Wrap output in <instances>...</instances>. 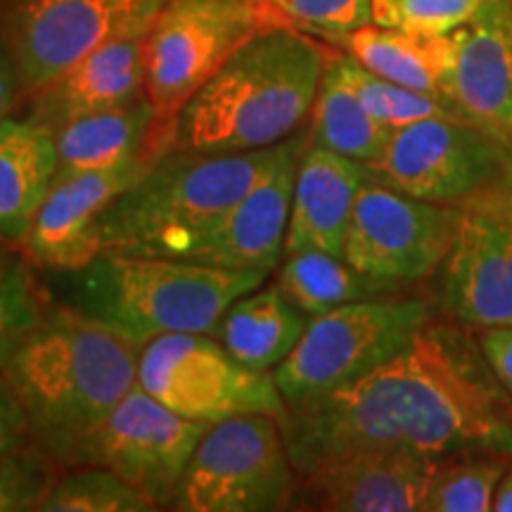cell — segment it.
Listing matches in <instances>:
<instances>
[{
    "label": "cell",
    "mask_w": 512,
    "mask_h": 512,
    "mask_svg": "<svg viewBox=\"0 0 512 512\" xmlns=\"http://www.w3.org/2000/svg\"><path fill=\"white\" fill-rule=\"evenodd\" d=\"M425 299H368L313 316L292 354L273 370L287 406L361 380L401 354L432 320Z\"/></svg>",
    "instance_id": "cell-6"
},
{
    "label": "cell",
    "mask_w": 512,
    "mask_h": 512,
    "mask_svg": "<svg viewBox=\"0 0 512 512\" xmlns=\"http://www.w3.org/2000/svg\"><path fill=\"white\" fill-rule=\"evenodd\" d=\"M46 512H152L157 505L143 491L100 465L57 477L43 503Z\"/></svg>",
    "instance_id": "cell-29"
},
{
    "label": "cell",
    "mask_w": 512,
    "mask_h": 512,
    "mask_svg": "<svg viewBox=\"0 0 512 512\" xmlns=\"http://www.w3.org/2000/svg\"><path fill=\"white\" fill-rule=\"evenodd\" d=\"M166 0H3L0 36L22 93L43 88L105 43L143 36Z\"/></svg>",
    "instance_id": "cell-9"
},
{
    "label": "cell",
    "mask_w": 512,
    "mask_h": 512,
    "mask_svg": "<svg viewBox=\"0 0 512 512\" xmlns=\"http://www.w3.org/2000/svg\"><path fill=\"white\" fill-rule=\"evenodd\" d=\"M285 24L261 0H166L143 36L145 95L176 128L183 105L256 31Z\"/></svg>",
    "instance_id": "cell-7"
},
{
    "label": "cell",
    "mask_w": 512,
    "mask_h": 512,
    "mask_svg": "<svg viewBox=\"0 0 512 512\" xmlns=\"http://www.w3.org/2000/svg\"><path fill=\"white\" fill-rule=\"evenodd\" d=\"M460 209L439 268L441 309L475 330L512 328V202L494 185Z\"/></svg>",
    "instance_id": "cell-14"
},
{
    "label": "cell",
    "mask_w": 512,
    "mask_h": 512,
    "mask_svg": "<svg viewBox=\"0 0 512 512\" xmlns=\"http://www.w3.org/2000/svg\"><path fill=\"white\" fill-rule=\"evenodd\" d=\"M491 510H494V512H512V467L508 470V475L501 479V484H498L494 501H491Z\"/></svg>",
    "instance_id": "cell-37"
},
{
    "label": "cell",
    "mask_w": 512,
    "mask_h": 512,
    "mask_svg": "<svg viewBox=\"0 0 512 512\" xmlns=\"http://www.w3.org/2000/svg\"><path fill=\"white\" fill-rule=\"evenodd\" d=\"M330 43L271 24L242 43L176 117L174 145L235 155L292 138L316 102Z\"/></svg>",
    "instance_id": "cell-2"
},
{
    "label": "cell",
    "mask_w": 512,
    "mask_h": 512,
    "mask_svg": "<svg viewBox=\"0 0 512 512\" xmlns=\"http://www.w3.org/2000/svg\"><path fill=\"white\" fill-rule=\"evenodd\" d=\"M31 437L29 418L12 387L0 373V453L27 444Z\"/></svg>",
    "instance_id": "cell-34"
},
{
    "label": "cell",
    "mask_w": 512,
    "mask_h": 512,
    "mask_svg": "<svg viewBox=\"0 0 512 512\" xmlns=\"http://www.w3.org/2000/svg\"><path fill=\"white\" fill-rule=\"evenodd\" d=\"M309 320L275 285L256 287L228 306L216 337L247 368L271 370L292 354Z\"/></svg>",
    "instance_id": "cell-24"
},
{
    "label": "cell",
    "mask_w": 512,
    "mask_h": 512,
    "mask_svg": "<svg viewBox=\"0 0 512 512\" xmlns=\"http://www.w3.org/2000/svg\"><path fill=\"white\" fill-rule=\"evenodd\" d=\"M484 0H373V24L415 38L448 36L477 15Z\"/></svg>",
    "instance_id": "cell-30"
},
{
    "label": "cell",
    "mask_w": 512,
    "mask_h": 512,
    "mask_svg": "<svg viewBox=\"0 0 512 512\" xmlns=\"http://www.w3.org/2000/svg\"><path fill=\"white\" fill-rule=\"evenodd\" d=\"M138 356V344L83 311L55 309L19 344L3 377L31 437L57 463H72L81 441L136 387Z\"/></svg>",
    "instance_id": "cell-3"
},
{
    "label": "cell",
    "mask_w": 512,
    "mask_h": 512,
    "mask_svg": "<svg viewBox=\"0 0 512 512\" xmlns=\"http://www.w3.org/2000/svg\"><path fill=\"white\" fill-rule=\"evenodd\" d=\"M392 128L370 114L335 62V46H330L316 102L311 110V145L325 147L361 164H373L382 155Z\"/></svg>",
    "instance_id": "cell-26"
},
{
    "label": "cell",
    "mask_w": 512,
    "mask_h": 512,
    "mask_svg": "<svg viewBox=\"0 0 512 512\" xmlns=\"http://www.w3.org/2000/svg\"><path fill=\"white\" fill-rule=\"evenodd\" d=\"M3 273H5V268H3V264H0V278H3Z\"/></svg>",
    "instance_id": "cell-39"
},
{
    "label": "cell",
    "mask_w": 512,
    "mask_h": 512,
    "mask_svg": "<svg viewBox=\"0 0 512 512\" xmlns=\"http://www.w3.org/2000/svg\"><path fill=\"white\" fill-rule=\"evenodd\" d=\"M55 176V131L34 117L0 121V240L22 242Z\"/></svg>",
    "instance_id": "cell-22"
},
{
    "label": "cell",
    "mask_w": 512,
    "mask_h": 512,
    "mask_svg": "<svg viewBox=\"0 0 512 512\" xmlns=\"http://www.w3.org/2000/svg\"><path fill=\"white\" fill-rule=\"evenodd\" d=\"M57 178L81 171L155 162L174 145V126L164 124L147 95L114 110L86 114L55 131Z\"/></svg>",
    "instance_id": "cell-20"
},
{
    "label": "cell",
    "mask_w": 512,
    "mask_h": 512,
    "mask_svg": "<svg viewBox=\"0 0 512 512\" xmlns=\"http://www.w3.org/2000/svg\"><path fill=\"white\" fill-rule=\"evenodd\" d=\"M508 157L470 121L444 114L394 128L368 174L418 200L463 207L501 181Z\"/></svg>",
    "instance_id": "cell-11"
},
{
    "label": "cell",
    "mask_w": 512,
    "mask_h": 512,
    "mask_svg": "<svg viewBox=\"0 0 512 512\" xmlns=\"http://www.w3.org/2000/svg\"><path fill=\"white\" fill-rule=\"evenodd\" d=\"M484 356L512 399V328L477 330Z\"/></svg>",
    "instance_id": "cell-35"
},
{
    "label": "cell",
    "mask_w": 512,
    "mask_h": 512,
    "mask_svg": "<svg viewBox=\"0 0 512 512\" xmlns=\"http://www.w3.org/2000/svg\"><path fill=\"white\" fill-rule=\"evenodd\" d=\"M437 460L408 453H358L297 475L292 508L323 512L425 510Z\"/></svg>",
    "instance_id": "cell-18"
},
{
    "label": "cell",
    "mask_w": 512,
    "mask_h": 512,
    "mask_svg": "<svg viewBox=\"0 0 512 512\" xmlns=\"http://www.w3.org/2000/svg\"><path fill=\"white\" fill-rule=\"evenodd\" d=\"M207 422L183 418L136 382L76 448L72 465L117 472L159 508H169Z\"/></svg>",
    "instance_id": "cell-13"
},
{
    "label": "cell",
    "mask_w": 512,
    "mask_h": 512,
    "mask_svg": "<svg viewBox=\"0 0 512 512\" xmlns=\"http://www.w3.org/2000/svg\"><path fill=\"white\" fill-rule=\"evenodd\" d=\"M463 209L427 202L368 178L358 192L344 240V259L361 273L413 285L444 264Z\"/></svg>",
    "instance_id": "cell-12"
},
{
    "label": "cell",
    "mask_w": 512,
    "mask_h": 512,
    "mask_svg": "<svg viewBox=\"0 0 512 512\" xmlns=\"http://www.w3.org/2000/svg\"><path fill=\"white\" fill-rule=\"evenodd\" d=\"M278 420L297 475L358 453L512 456L510 394L477 330L448 316H432L401 354L373 373L318 399L290 403Z\"/></svg>",
    "instance_id": "cell-1"
},
{
    "label": "cell",
    "mask_w": 512,
    "mask_h": 512,
    "mask_svg": "<svg viewBox=\"0 0 512 512\" xmlns=\"http://www.w3.org/2000/svg\"><path fill=\"white\" fill-rule=\"evenodd\" d=\"M368 166L318 145H306L294 176L285 254L320 249L344 254V240Z\"/></svg>",
    "instance_id": "cell-19"
},
{
    "label": "cell",
    "mask_w": 512,
    "mask_h": 512,
    "mask_svg": "<svg viewBox=\"0 0 512 512\" xmlns=\"http://www.w3.org/2000/svg\"><path fill=\"white\" fill-rule=\"evenodd\" d=\"M290 27L337 46L351 31L373 24V0H261Z\"/></svg>",
    "instance_id": "cell-32"
},
{
    "label": "cell",
    "mask_w": 512,
    "mask_h": 512,
    "mask_svg": "<svg viewBox=\"0 0 512 512\" xmlns=\"http://www.w3.org/2000/svg\"><path fill=\"white\" fill-rule=\"evenodd\" d=\"M152 162L81 171L57 178L22 238L36 266L79 273L102 254L100 219L105 209L145 174Z\"/></svg>",
    "instance_id": "cell-17"
},
{
    "label": "cell",
    "mask_w": 512,
    "mask_h": 512,
    "mask_svg": "<svg viewBox=\"0 0 512 512\" xmlns=\"http://www.w3.org/2000/svg\"><path fill=\"white\" fill-rule=\"evenodd\" d=\"M55 463L41 446L22 444L0 453V512L41 510L57 482Z\"/></svg>",
    "instance_id": "cell-31"
},
{
    "label": "cell",
    "mask_w": 512,
    "mask_h": 512,
    "mask_svg": "<svg viewBox=\"0 0 512 512\" xmlns=\"http://www.w3.org/2000/svg\"><path fill=\"white\" fill-rule=\"evenodd\" d=\"M451 38L446 102L512 155V0H484Z\"/></svg>",
    "instance_id": "cell-15"
},
{
    "label": "cell",
    "mask_w": 512,
    "mask_h": 512,
    "mask_svg": "<svg viewBox=\"0 0 512 512\" xmlns=\"http://www.w3.org/2000/svg\"><path fill=\"white\" fill-rule=\"evenodd\" d=\"M297 472L280 420L245 413L207 427L169 510L275 512L292 508Z\"/></svg>",
    "instance_id": "cell-8"
},
{
    "label": "cell",
    "mask_w": 512,
    "mask_h": 512,
    "mask_svg": "<svg viewBox=\"0 0 512 512\" xmlns=\"http://www.w3.org/2000/svg\"><path fill=\"white\" fill-rule=\"evenodd\" d=\"M43 316L46 306L29 268L24 264L8 268L0 278V373Z\"/></svg>",
    "instance_id": "cell-33"
},
{
    "label": "cell",
    "mask_w": 512,
    "mask_h": 512,
    "mask_svg": "<svg viewBox=\"0 0 512 512\" xmlns=\"http://www.w3.org/2000/svg\"><path fill=\"white\" fill-rule=\"evenodd\" d=\"M512 456L491 451H465L437 460L425 512H489Z\"/></svg>",
    "instance_id": "cell-27"
},
{
    "label": "cell",
    "mask_w": 512,
    "mask_h": 512,
    "mask_svg": "<svg viewBox=\"0 0 512 512\" xmlns=\"http://www.w3.org/2000/svg\"><path fill=\"white\" fill-rule=\"evenodd\" d=\"M138 384L183 418L214 422L245 413H285L287 403L268 370L240 363L219 339L171 332L140 347Z\"/></svg>",
    "instance_id": "cell-10"
},
{
    "label": "cell",
    "mask_w": 512,
    "mask_h": 512,
    "mask_svg": "<svg viewBox=\"0 0 512 512\" xmlns=\"http://www.w3.org/2000/svg\"><path fill=\"white\" fill-rule=\"evenodd\" d=\"M0 3H3V0H0Z\"/></svg>",
    "instance_id": "cell-40"
},
{
    "label": "cell",
    "mask_w": 512,
    "mask_h": 512,
    "mask_svg": "<svg viewBox=\"0 0 512 512\" xmlns=\"http://www.w3.org/2000/svg\"><path fill=\"white\" fill-rule=\"evenodd\" d=\"M79 278V311L143 344L171 332L216 335L223 313L271 271H230L166 256L100 254Z\"/></svg>",
    "instance_id": "cell-5"
},
{
    "label": "cell",
    "mask_w": 512,
    "mask_h": 512,
    "mask_svg": "<svg viewBox=\"0 0 512 512\" xmlns=\"http://www.w3.org/2000/svg\"><path fill=\"white\" fill-rule=\"evenodd\" d=\"M304 138L287 140L283 157L221 216L214 228L185 249L181 259L230 271H273L285 252L294 176L306 150Z\"/></svg>",
    "instance_id": "cell-16"
},
{
    "label": "cell",
    "mask_w": 512,
    "mask_h": 512,
    "mask_svg": "<svg viewBox=\"0 0 512 512\" xmlns=\"http://www.w3.org/2000/svg\"><path fill=\"white\" fill-rule=\"evenodd\" d=\"M19 91H22V86H19L17 69L10 60V53H8V48H5L3 36H0V121H5L10 117Z\"/></svg>",
    "instance_id": "cell-36"
},
{
    "label": "cell",
    "mask_w": 512,
    "mask_h": 512,
    "mask_svg": "<svg viewBox=\"0 0 512 512\" xmlns=\"http://www.w3.org/2000/svg\"><path fill=\"white\" fill-rule=\"evenodd\" d=\"M275 287L311 318L337 306L392 297L394 292L406 290L403 285L361 273L344 256L320 249L285 254Z\"/></svg>",
    "instance_id": "cell-25"
},
{
    "label": "cell",
    "mask_w": 512,
    "mask_h": 512,
    "mask_svg": "<svg viewBox=\"0 0 512 512\" xmlns=\"http://www.w3.org/2000/svg\"><path fill=\"white\" fill-rule=\"evenodd\" d=\"M287 140L235 155L171 147L105 209L102 254L181 259L283 157Z\"/></svg>",
    "instance_id": "cell-4"
},
{
    "label": "cell",
    "mask_w": 512,
    "mask_h": 512,
    "mask_svg": "<svg viewBox=\"0 0 512 512\" xmlns=\"http://www.w3.org/2000/svg\"><path fill=\"white\" fill-rule=\"evenodd\" d=\"M496 185H498V190H501L503 195L512 202V155L508 157V164H505V171H503L501 181H498Z\"/></svg>",
    "instance_id": "cell-38"
},
{
    "label": "cell",
    "mask_w": 512,
    "mask_h": 512,
    "mask_svg": "<svg viewBox=\"0 0 512 512\" xmlns=\"http://www.w3.org/2000/svg\"><path fill=\"white\" fill-rule=\"evenodd\" d=\"M335 48H342L368 72L382 79L413 88V91L437 95L446 102V86L453 67L451 34L415 38L399 29L368 24L344 36Z\"/></svg>",
    "instance_id": "cell-23"
},
{
    "label": "cell",
    "mask_w": 512,
    "mask_h": 512,
    "mask_svg": "<svg viewBox=\"0 0 512 512\" xmlns=\"http://www.w3.org/2000/svg\"><path fill=\"white\" fill-rule=\"evenodd\" d=\"M335 62L342 72L344 81L349 83L351 91L361 100V105L380 121V124L394 128L415 124L420 119L444 117V114H456L444 100L437 95L413 91V88L399 86V83L382 79L373 72H368L363 64H358L354 57L344 53L342 48H335Z\"/></svg>",
    "instance_id": "cell-28"
},
{
    "label": "cell",
    "mask_w": 512,
    "mask_h": 512,
    "mask_svg": "<svg viewBox=\"0 0 512 512\" xmlns=\"http://www.w3.org/2000/svg\"><path fill=\"white\" fill-rule=\"evenodd\" d=\"M143 36L105 43L69 67L60 79L34 95V119L57 131L76 117L114 110L143 98Z\"/></svg>",
    "instance_id": "cell-21"
}]
</instances>
